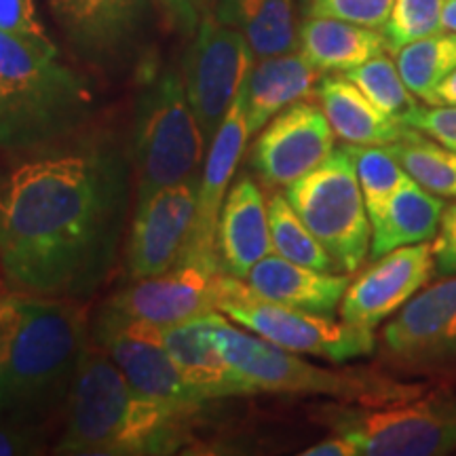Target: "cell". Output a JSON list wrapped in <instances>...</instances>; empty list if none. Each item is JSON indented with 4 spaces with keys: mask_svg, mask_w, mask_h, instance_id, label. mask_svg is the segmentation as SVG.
Segmentation results:
<instances>
[{
    "mask_svg": "<svg viewBox=\"0 0 456 456\" xmlns=\"http://www.w3.org/2000/svg\"><path fill=\"white\" fill-rule=\"evenodd\" d=\"M220 313L192 317L188 322L157 328L159 340L178 366L180 374L203 402L237 395H256V389L222 355L216 342Z\"/></svg>",
    "mask_w": 456,
    "mask_h": 456,
    "instance_id": "cell-18",
    "label": "cell"
},
{
    "mask_svg": "<svg viewBox=\"0 0 456 456\" xmlns=\"http://www.w3.org/2000/svg\"><path fill=\"white\" fill-rule=\"evenodd\" d=\"M192 416L142 395L91 338L78 366L55 454H174L188 440Z\"/></svg>",
    "mask_w": 456,
    "mask_h": 456,
    "instance_id": "cell-3",
    "label": "cell"
},
{
    "mask_svg": "<svg viewBox=\"0 0 456 456\" xmlns=\"http://www.w3.org/2000/svg\"><path fill=\"white\" fill-rule=\"evenodd\" d=\"M222 355L254 387L256 393L279 395H328L346 403L383 406L425 393V385L399 383L366 368L330 370L305 362L254 332H243L222 319L216 328Z\"/></svg>",
    "mask_w": 456,
    "mask_h": 456,
    "instance_id": "cell-5",
    "label": "cell"
},
{
    "mask_svg": "<svg viewBox=\"0 0 456 456\" xmlns=\"http://www.w3.org/2000/svg\"><path fill=\"white\" fill-rule=\"evenodd\" d=\"M15 313V294H0V328L13 317Z\"/></svg>",
    "mask_w": 456,
    "mask_h": 456,
    "instance_id": "cell-42",
    "label": "cell"
},
{
    "mask_svg": "<svg viewBox=\"0 0 456 456\" xmlns=\"http://www.w3.org/2000/svg\"><path fill=\"white\" fill-rule=\"evenodd\" d=\"M13 317H15V313H13ZM13 317H11L9 322L4 323L3 328H0V359H3L4 346H7V338H9V332H11V323H13Z\"/></svg>",
    "mask_w": 456,
    "mask_h": 456,
    "instance_id": "cell-43",
    "label": "cell"
},
{
    "mask_svg": "<svg viewBox=\"0 0 456 456\" xmlns=\"http://www.w3.org/2000/svg\"><path fill=\"white\" fill-rule=\"evenodd\" d=\"M322 78L323 72L317 70L298 49L256 60L239 94L249 135L258 134L288 106L315 94Z\"/></svg>",
    "mask_w": 456,
    "mask_h": 456,
    "instance_id": "cell-21",
    "label": "cell"
},
{
    "mask_svg": "<svg viewBox=\"0 0 456 456\" xmlns=\"http://www.w3.org/2000/svg\"><path fill=\"white\" fill-rule=\"evenodd\" d=\"M285 197L332 256L336 271L349 275L366 262L372 222L346 146L334 148L322 165L285 186Z\"/></svg>",
    "mask_w": 456,
    "mask_h": 456,
    "instance_id": "cell-8",
    "label": "cell"
},
{
    "mask_svg": "<svg viewBox=\"0 0 456 456\" xmlns=\"http://www.w3.org/2000/svg\"><path fill=\"white\" fill-rule=\"evenodd\" d=\"M220 313L260 338L298 355L302 353L345 363L374 351V330L265 300L256 296L248 283L241 294L222 302Z\"/></svg>",
    "mask_w": 456,
    "mask_h": 456,
    "instance_id": "cell-10",
    "label": "cell"
},
{
    "mask_svg": "<svg viewBox=\"0 0 456 456\" xmlns=\"http://www.w3.org/2000/svg\"><path fill=\"white\" fill-rule=\"evenodd\" d=\"M245 289L243 279L222 269L218 254L184 252L169 271L134 279L102 311L146 326L167 328L192 317L220 313V305Z\"/></svg>",
    "mask_w": 456,
    "mask_h": 456,
    "instance_id": "cell-9",
    "label": "cell"
},
{
    "mask_svg": "<svg viewBox=\"0 0 456 456\" xmlns=\"http://www.w3.org/2000/svg\"><path fill=\"white\" fill-rule=\"evenodd\" d=\"M315 94L334 134L346 144L387 146L408 134L410 127L379 110L345 74L323 77Z\"/></svg>",
    "mask_w": 456,
    "mask_h": 456,
    "instance_id": "cell-23",
    "label": "cell"
},
{
    "mask_svg": "<svg viewBox=\"0 0 456 456\" xmlns=\"http://www.w3.org/2000/svg\"><path fill=\"white\" fill-rule=\"evenodd\" d=\"M269 224L273 252L296 265L311 266L317 271L336 273L332 256L326 252L319 239L302 222L285 195H273L269 201Z\"/></svg>",
    "mask_w": 456,
    "mask_h": 456,
    "instance_id": "cell-29",
    "label": "cell"
},
{
    "mask_svg": "<svg viewBox=\"0 0 456 456\" xmlns=\"http://www.w3.org/2000/svg\"><path fill=\"white\" fill-rule=\"evenodd\" d=\"M91 338L110 355L129 385L142 395L191 416L203 408L205 402L188 387L175 362L159 340L155 326L100 311L91 328Z\"/></svg>",
    "mask_w": 456,
    "mask_h": 456,
    "instance_id": "cell-12",
    "label": "cell"
},
{
    "mask_svg": "<svg viewBox=\"0 0 456 456\" xmlns=\"http://www.w3.org/2000/svg\"><path fill=\"white\" fill-rule=\"evenodd\" d=\"M197 191L191 180L138 199L125 252L131 279L157 277L180 260L195 228Z\"/></svg>",
    "mask_w": 456,
    "mask_h": 456,
    "instance_id": "cell-13",
    "label": "cell"
},
{
    "mask_svg": "<svg viewBox=\"0 0 456 456\" xmlns=\"http://www.w3.org/2000/svg\"><path fill=\"white\" fill-rule=\"evenodd\" d=\"M256 57L245 37L208 13L195 30V43L186 55L184 85L197 121L212 144L228 108L241 94Z\"/></svg>",
    "mask_w": 456,
    "mask_h": 456,
    "instance_id": "cell-11",
    "label": "cell"
},
{
    "mask_svg": "<svg viewBox=\"0 0 456 456\" xmlns=\"http://www.w3.org/2000/svg\"><path fill=\"white\" fill-rule=\"evenodd\" d=\"M0 174V273L15 294L87 298L117 258L131 169L108 135L11 157Z\"/></svg>",
    "mask_w": 456,
    "mask_h": 456,
    "instance_id": "cell-1",
    "label": "cell"
},
{
    "mask_svg": "<svg viewBox=\"0 0 456 456\" xmlns=\"http://www.w3.org/2000/svg\"><path fill=\"white\" fill-rule=\"evenodd\" d=\"M208 148L188 100L184 77L159 74L142 91L134 123L131 159L138 178V199L159 188L201 178Z\"/></svg>",
    "mask_w": 456,
    "mask_h": 456,
    "instance_id": "cell-6",
    "label": "cell"
},
{
    "mask_svg": "<svg viewBox=\"0 0 456 456\" xmlns=\"http://www.w3.org/2000/svg\"><path fill=\"white\" fill-rule=\"evenodd\" d=\"M387 49L383 32L334 17L309 15L298 28V51L322 72H349Z\"/></svg>",
    "mask_w": 456,
    "mask_h": 456,
    "instance_id": "cell-24",
    "label": "cell"
},
{
    "mask_svg": "<svg viewBox=\"0 0 456 456\" xmlns=\"http://www.w3.org/2000/svg\"><path fill=\"white\" fill-rule=\"evenodd\" d=\"M57 26L89 64L110 66L134 47L146 0H49Z\"/></svg>",
    "mask_w": 456,
    "mask_h": 456,
    "instance_id": "cell-17",
    "label": "cell"
},
{
    "mask_svg": "<svg viewBox=\"0 0 456 456\" xmlns=\"http://www.w3.org/2000/svg\"><path fill=\"white\" fill-rule=\"evenodd\" d=\"M446 209L442 199L410 180L391 197L383 216L372 224V248L370 256H380L403 248V245L427 243L436 239L442 214Z\"/></svg>",
    "mask_w": 456,
    "mask_h": 456,
    "instance_id": "cell-25",
    "label": "cell"
},
{
    "mask_svg": "<svg viewBox=\"0 0 456 456\" xmlns=\"http://www.w3.org/2000/svg\"><path fill=\"white\" fill-rule=\"evenodd\" d=\"M355 444L346 440L342 436L328 437V440L315 444V446L306 448L302 456H357Z\"/></svg>",
    "mask_w": 456,
    "mask_h": 456,
    "instance_id": "cell-39",
    "label": "cell"
},
{
    "mask_svg": "<svg viewBox=\"0 0 456 456\" xmlns=\"http://www.w3.org/2000/svg\"><path fill=\"white\" fill-rule=\"evenodd\" d=\"M216 249L228 275L245 279L256 262L273 254L269 205L254 178L241 175L228 188L218 220Z\"/></svg>",
    "mask_w": 456,
    "mask_h": 456,
    "instance_id": "cell-20",
    "label": "cell"
},
{
    "mask_svg": "<svg viewBox=\"0 0 456 456\" xmlns=\"http://www.w3.org/2000/svg\"><path fill=\"white\" fill-rule=\"evenodd\" d=\"M395 0H311L306 15L334 17L351 24L383 30L389 21Z\"/></svg>",
    "mask_w": 456,
    "mask_h": 456,
    "instance_id": "cell-33",
    "label": "cell"
},
{
    "mask_svg": "<svg viewBox=\"0 0 456 456\" xmlns=\"http://www.w3.org/2000/svg\"><path fill=\"white\" fill-rule=\"evenodd\" d=\"M91 114L89 85L57 53L0 30V152L28 155L77 138Z\"/></svg>",
    "mask_w": 456,
    "mask_h": 456,
    "instance_id": "cell-4",
    "label": "cell"
},
{
    "mask_svg": "<svg viewBox=\"0 0 456 456\" xmlns=\"http://www.w3.org/2000/svg\"><path fill=\"white\" fill-rule=\"evenodd\" d=\"M433 245L436 271L440 275H456V203L444 209Z\"/></svg>",
    "mask_w": 456,
    "mask_h": 456,
    "instance_id": "cell-36",
    "label": "cell"
},
{
    "mask_svg": "<svg viewBox=\"0 0 456 456\" xmlns=\"http://www.w3.org/2000/svg\"><path fill=\"white\" fill-rule=\"evenodd\" d=\"M351 83H355L363 95L372 104L389 114L402 125H406V118L416 110V95L403 83L402 74L397 70V64L389 55L380 53L368 60L366 64L353 68L349 72H342Z\"/></svg>",
    "mask_w": 456,
    "mask_h": 456,
    "instance_id": "cell-31",
    "label": "cell"
},
{
    "mask_svg": "<svg viewBox=\"0 0 456 456\" xmlns=\"http://www.w3.org/2000/svg\"><path fill=\"white\" fill-rule=\"evenodd\" d=\"M406 127L419 131L437 144L456 151V106L454 104H429L416 106V110L406 118Z\"/></svg>",
    "mask_w": 456,
    "mask_h": 456,
    "instance_id": "cell-35",
    "label": "cell"
},
{
    "mask_svg": "<svg viewBox=\"0 0 456 456\" xmlns=\"http://www.w3.org/2000/svg\"><path fill=\"white\" fill-rule=\"evenodd\" d=\"M437 102H440V104L456 106V70L440 85V89H437Z\"/></svg>",
    "mask_w": 456,
    "mask_h": 456,
    "instance_id": "cell-40",
    "label": "cell"
},
{
    "mask_svg": "<svg viewBox=\"0 0 456 456\" xmlns=\"http://www.w3.org/2000/svg\"><path fill=\"white\" fill-rule=\"evenodd\" d=\"M47 448V437L24 427L0 423V456L41 454Z\"/></svg>",
    "mask_w": 456,
    "mask_h": 456,
    "instance_id": "cell-37",
    "label": "cell"
},
{
    "mask_svg": "<svg viewBox=\"0 0 456 456\" xmlns=\"http://www.w3.org/2000/svg\"><path fill=\"white\" fill-rule=\"evenodd\" d=\"M406 174L425 191L456 199V151L408 129L402 140L385 146Z\"/></svg>",
    "mask_w": 456,
    "mask_h": 456,
    "instance_id": "cell-28",
    "label": "cell"
},
{
    "mask_svg": "<svg viewBox=\"0 0 456 456\" xmlns=\"http://www.w3.org/2000/svg\"><path fill=\"white\" fill-rule=\"evenodd\" d=\"M175 26L184 32H195L208 15L209 0H159Z\"/></svg>",
    "mask_w": 456,
    "mask_h": 456,
    "instance_id": "cell-38",
    "label": "cell"
},
{
    "mask_svg": "<svg viewBox=\"0 0 456 456\" xmlns=\"http://www.w3.org/2000/svg\"><path fill=\"white\" fill-rule=\"evenodd\" d=\"M216 17L243 34L256 60L298 49L294 0H220Z\"/></svg>",
    "mask_w": 456,
    "mask_h": 456,
    "instance_id": "cell-26",
    "label": "cell"
},
{
    "mask_svg": "<svg viewBox=\"0 0 456 456\" xmlns=\"http://www.w3.org/2000/svg\"><path fill=\"white\" fill-rule=\"evenodd\" d=\"M345 146L355 163L363 201H366L370 222L374 224L383 216L391 197L412 178L385 146Z\"/></svg>",
    "mask_w": 456,
    "mask_h": 456,
    "instance_id": "cell-30",
    "label": "cell"
},
{
    "mask_svg": "<svg viewBox=\"0 0 456 456\" xmlns=\"http://www.w3.org/2000/svg\"><path fill=\"white\" fill-rule=\"evenodd\" d=\"M436 273L433 245H403L380 256L349 283L340 302V319L374 330L408 305Z\"/></svg>",
    "mask_w": 456,
    "mask_h": 456,
    "instance_id": "cell-16",
    "label": "cell"
},
{
    "mask_svg": "<svg viewBox=\"0 0 456 456\" xmlns=\"http://www.w3.org/2000/svg\"><path fill=\"white\" fill-rule=\"evenodd\" d=\"M403 83L416 98L440 104L437 89L456 70V32H436L395 51Z\"/></svg>",
    "mask_w": 456,
    "mask_h": 456,
    "instance_id": "cell-27",
    "label": "cell"
},
{
    "mask_svg": "<svg viewBox=\"0 0 456 456\" xmlns=\"http://www.w3.org/2000/svg\"><path fill=\"white\" fill-rule=\"evenodd\" d=\"M442 24H444V30L456 32V0H444Z\"/></svg>",
    "mask_w": 456,
    "mask_h": 456,
    "instance_id": "cell-41",
    "label": "cell"
},
{
    "mask_svg": "<svg viewBox=\"0 0 456 456\" xmlns=\"http://www.w3.org/2000/svg\"><path fill=\"white\" fill-rule=\"evenodd\" d=\"M0 30L57 53V47L45 30L34 0H0Z\"/></svg>",
    "mask_w": 456,
    "mask_h": 456,
    "instance_id": "cell-34",
    "label": "cell"
},
{
    "mask_svg": "<svg viewBox=\"0 0 456 456\" xmlns=\"http://www.w3.org/2000/svg\"><path fill=\"white\" fill-rule=\"evenodd\" d=\"M442 9L444 0H395L389 21L383 28L391 53L410 43L442 32Z\"/></svg>",
    "mask_w": 456,
    "mask_h": 456,
    "instance_id": "cell-32",
    "label": "cell"
},
{
    "mask_svg": "<svg viewBox=\"0 0 456 456\" xmlns=\"http://www.w3.org/2000/svg\"><path fill=\"white\" fill-rule=\"evenodd\" d=\"M243 281L260 298L319 315H332L349 288L346 273L311 269L275 252L256 262Z\"/></svg>",
    "mask_w": 456,
    "mask_h": 456,
    "instance_id": "cell-22",
    "label": "cell"
},
{
    "mask_svg": "<svg viewBox=\"0 0 456 456\" xmlns=\"http://www.w3.org/2000/svg\"><path fill=\"white\" fill-rule=\"evenodd\" d=\"M249 129L245 123L243 106L239 98L228 108L224 121L216 131L212 144L208 148L201 178L197 191V216L191 241L184 252L192 254H218L216 235H218V220L226 192L231 188L232 175L241 163L245 148H248Z\"/></svg>",
    "mask_w": 456,
    "mask_h": 456,
    "instance_id": "cell-19",
    "label": "cell"
},
{
    "mask_svg": "<svg viewBox=\"0 0 456 456\" xmlns=\"http://www.w3.org/2000/svg\"><path fill=\"white\" fill-rule=\"evenodd\" d=\"M334 129L323 108L296 102L273 117L249 152V163L269 186H289L334 151Z\"/></svg>",
    "mask_w": 456,
    "mask_h": 456,
    "instance_id": "cell-15",
    "label": "cell"
},
{
    "mask_svg": "<svg viewBox=\"0 0 456 456\" xmlns=\"http://www.w3.org/2000/svg\"><path fill=\"white\" fill-rule=\"evenodd\" d=\"M89 342L81 300L15 294V317L0 359V423L45 437L64 425Z\"/></svg>",
    "mask_w": 456,
    "mask_h": 456,
    "instance_id": "cell-2",
    "label": "cell"
},
{
    "mask_svg": "<svg viewBox=\"0 0 456 456\" xmlns=\"http://www.w3.org/2000/svg\"><path fill=\"white\" fill-rule=\"evenodd\" d=\"M311 3V0H305V4H309Z\"/></svg>",
    "mask_w": 456,
    "mask_h": 456,
    "instance_id": "cell-44",
    "label": "cell"
},
{
    "mask_svg": "<svg viewBox=\"0 0 456 456\" xmlns=\"http://www.w3.org/2000/svg\"><path fill=\"white\" fill-rule=\"evenodd\" d=\"M317 423L366 456H442L456 450V397L431 393L383 406H319Z\"/></svg>",
    "mask_w": 456,
    "mask_h": 456,
    "instance_id": "cell-7",
    "label": "cell"
},
{
    "mask_svg": "<svg viewBox=\"0 0 456 456\" xmlns=\"http://www.w3.org/2000/svg\"><path fill=\"white\" fill-rule=\"evenodd\" d=\"M385 353L399 368L437 370L456 362V275L414 296L383 330Z\"/></svg>",
    "mask_w": 456,
    "mask_h": 456,
    "instance_id": "cell-14",
    "label": "cell"
}]
</instances>
